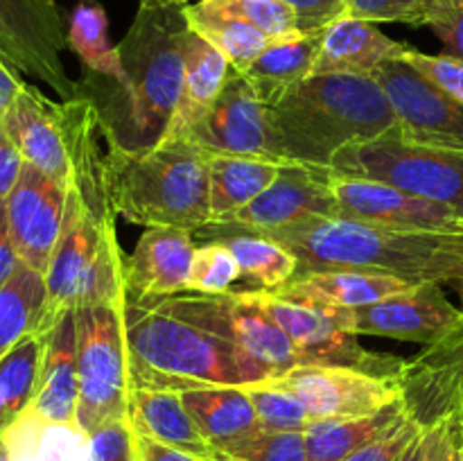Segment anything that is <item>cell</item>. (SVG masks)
I'll return each mask as SVG.
<instances>
[{
  "label": "cell",
  "mask_w": 463,
  "mask_h": 461,
  "mask_svg": "<svg viewBox=\"0 0 463 461\" xmlns=\"http://www.w3.org/2000/svg\"><path fill=\"white\" fill-rule=\"evenodd\" d=\"M265 238L297 256V274L355 269L414 285H450L463 276V233H410L335 215L294 221Z\"/></svg>",
  "instance_id": "6da1fadb"
},
{
  "label": "cell",
  "mask_w": 463,
  "mask_h": 461,
  "mask_svg": "<svg viewBox=\"0 0 463 461\" xmlns=\"http://www.w3.org/2000/svg\"><path fill=\"white\" fill-rule=\"evenodd\" d=\"M269 125L285 163L328 170L351 145L396 131V113L375 77L312 72L269 107Z\"/></svg>",
  "instance_id": "7a4b0ae2"
},
{
  "label": "cell",
  "mask_w": 463,
  "mask_h": 461,
  "mask_svg": "<svg viewBox=\"0 0 463 461\" xmlns=\"http://www.w3.org/2000/svg\"><path fill=\"white\" fill-rule=\"evenodd\" d=\"M125 328L131 389L249 387L276 375L235 343L158 310L147 298L125 296Z\"/></svg>",
  "instance_id": "3957f363"
},
{
  "label": "cell",
  "mask_w": 463,
  "mask_h": 461,
  "mask_svg": "<svg viewBox=\"0 0 463 461\" xmlns=\"http://www.w3.org/2000/svg\"><path fill=\"white\" fill-rule=\"evenodd\" d=\"M185 30V3L140 0L134 23L118 45L129 89L118 111L99 120L107 143L127 149L161 143L181 95Z\"/></svg>",
  "instance_id": "277c9868"
},
{
  "label": "cell",
  "mask_w": 463,
  "mask_h": 461,
  "mask_svg": "<svg viewBox=\"0 0 463 461\" xmlns=\"http://www.w3.org/2000/svg\"><path fill=\"white\" fill-rule=\"evenodd\" d=\"M104 188L116 217L194 233L211 221L208 156L181 138L127 149L107 143Z\"/></svg>",
  "instance_id": "5b68a950"
},
{
  "label": "cell",
  "mask_w": 463,
  "mask_h": 461,
  "mask_svg": "<svg viewBox=\"0 0 463 461\" xmlns=\"http://www.w3.org/2000/svg\"><path fill=\"white\" fill-rule=\"evenodd\" d=\"M125 253L116 233V217H99L68 190L61 235L45 271L43 330L63 312L86 306L118 303L127 296Z\"/></svg>",
  "instance_id": "8992f818"
},
{
  "label": "cell",
  "mask_w": 463,
  "mask_h": 461,
  "mask_svg": "<svg viewBox=\"0 0 463 461\" xmlns=\"http://www.w3.org/2000/svg\"><path fill=\"white\" fill-rule=\"evenodd\" d=\"M80 402L77 428L89 437L102 425L127 419L129 405V346L125 298L75 310Z\"/></svg>",
  "instance_id": "52a82bcc"
},
{
  "label": "cell",
  "mask_w": 463,
  "mask_h": 461,
  "mask_svg": "<svg viewBox=\"0 0 463 461\" xmlns=\"http://www.w3.org/2000/svg\"><path fill=\"white\" fill-rule=\"evenodd\" d=\"M328 170L389 183L443 203L463 217V152L410 143L392 131L383 138L346 147Z\"/></svg>",
  "instance_id": "ba28073f"
},
{
  "label": "cell",
  "mask_w": 463,
  "mask_h": 461,
  "mask_svg": "<svg viewBox=\"0 0 463 461\" xmlns=\"http://www.w3.org/2000/svg\"><path fill=\"white\" fill-rule=\"evenodd\" d=\"M147 301L167 315L179 316L206 333L235 343L269 366L276 375L306 364L283 328L258 303H253L244 289L229 294L181 292Z\"/></svg>",
  "instance_id": "9c48e42d"
},
{
  "label": "cell",
  "mask_w": 463,
  "mask_h": 461,
  "mask_svg": "<svg viewBox=\"0 0 463 461\" xmlns=\"http://www.w3.org/2000/svg\"><path fill=\"white\" fill-rule=\"evenodd\" d=\"M244 292L283 328L306 364L348 366L387 378H398L405 364V360L396 355L366 351L357 342V334L344 328L339 310L285 301L262 289H244Z\"/></svg>",
  "instance_id": "30bf717a"
},
{
  "label": "cell",
  "mask_w": 463,
  "mask_h": 461,
  "mask_svg": "<svg viewBox=\"0 0 463 461\" xmlns=\"http://www.w3.org/2000/svg\"><path fill=\"white\" fill-rule=\"evenodd\" d=\"M181 140L206 156H249L285 163L269 125V107L258 98L247 77L233 68L215 102Z\"/></svg>",
  "instance_id": "8fae6325"
},
{
  "label": "cell",
  "mask_w": 463,
  "mask_h": 461,
  "mask_svg": "<svg viewBox=\"0 0 463 461\" xmlns=\"http://www.w3.org/2000/svg\"><path fill=\"white\" fill-rule=\"evenodd\" d=\"M66 48L57 0H0V52L18 71L50 86L61 102L80 95L63 66Z\"/></svg>",
  "instance_id": "7c38bea8"
},
{
  "label": "cell",
  "mask_w": 463,
  "mask_h": 461,
  "mask_svg": "<svg viewBox=\"0 0 463 461\" xmlns=\"http://www.w3.org/2000/svg\"><path fill=\"white\" fill-rule=\"evenodd\" d=\"M335 215L337 203L326 170L285 163L280 165L279 176L242 211L222 221H208L193 235L197 240H220L235 233L265 235L294 221Z\"/></svg>",
  "instance_id": "4fadbf2b"
},
{
  "label": "cell",
  "mask_w": 463,
  "mask_h": 461,
  "mask_svg": "<svg viewBox=\"0 0 463 461\" xmlns=\"http://www.w3.org/2000/svg\"><path fill=\"white\" fill-rule=\"evenodd\" d=\"M373 77L392 102L401 138L463 152V102L398 57L384 61Z\"/></svg>",
  "instance_id": "5bb4252c"
},
{
  "label": "cell",
  "mask_w": 463,
  "mask_h": 461,
  "mask_svg": "<svg viewBox=\"0 0 463 461\" xmlns=\"http://www.w3.org/2000/svg\"><path fill=\"white\" fill-rule=\"evenodd\" d=\"M342 324L353 334H375L401 342L434 346L463 325V312L450 303L443 285L420 283L405 292L351 310H339Z\"/></svg>",
  "instance_id": "9a60e30c"
},
{
  "label": "cell",
  "mask_w": 463,
  "mask_h": 461,
  "mask_svg": "<svg viewBox=\"0 0 463 461\" xmlns=\"http://www.w3.org/2000/svg\"><path fill=\"white\" fill-rule=\"evenodd\" d=\"M292 393L315 420L373 414L401 396L398 378L371 375L348 366L303 364L269 380Z\"/></svg>",
  "instance_id": "2e32d148"
},
{
  "label": "cell",
  "mask_w": 463,
  "mask_h": 461,
  "mask_svg": "<svg viewBox=\"0 0 463 461\" xmlns=\"http://www.w3.org/2000/svg\"><path fill=\"white\" fill-rule=\"evenodd\" d=\"M339 217L371 221L410 233H463V217L443 203L380 181L326 170Z\"/></svg>",
  "instance_id": "e0dca14e"
},
{
  "label": "cell",
  "mask_w": 463,
  "mask_h": 461,
  "mask_svg": "<svg viewBox=\"0 0 463 461\" xmlns=\"http://www.w3.org/2000/svg\"><path fill=\"white\" fill-rule=\"evenodd\" d=\"M68 188L25 163L21 179L5 199L14 249L23 265L45 276L66 217Z\"/></svg>",
  "instance_id": "ac0fdd59"
},
{
  "label": "cell",
  "mask_w": 463,
  "mask_h": 461,
  "mask_svg": "<svg viewBox=\"0 0 463 461\" xmlns=\"http://www.w3.org/2000/svg\"><path fill=\"white\" fill-rule=\"evenodd\" d=\"M3 120L25 163L71 190L72 170L61 102H52L36 86L23 81Z\"/></svg>",
  "instance_id": "d6986e66"
},
{
  "label": "cell",
  "mask_w": 463,
  "mask_h": 461,
  "mask_svg": "<svg viewBox=\"0 0 463 461\" xmlns=\"http://www.w3.org/2000/svg\"><path fill=\"white\" fill-rule=\"evenodd\" d=\"M194 235L184 229H145L125 258L127 296L154 298L188 292Z\"/></svg>",
  "instance_id": "ffe728a7"
},
{
  "label": "cell",
  "mask_w": 463,
  "mask_h": 461,
  "mask_svg": "<svg viewBox=\"0 0 463 461\" xmlns=\"http://www.w3.org/2000/svg\"><path fill=\"white\" fill-rule=\"evenodd\" d=\"M77 321L75 310H71L63 312L48 330L34 400L25 416L50 425H77Z\"/></svg>",
  "instance_id": "44dd1931"
},
{
  "label": "cell",
  "mask_w": 463,
  "mask_h": 461,
  "mask_svg": "<svg viewBox=\"0 0 463 461\" xmlns=\"http://www.w3.org/2000/svg\"><path fill=\"white\" fill-rule=\"evenodd\" d=\"M410 287H414V283L396 278V276L355 269H324L297 274L289 283L269 294L285 301L303 303V306L351 310V307L369 306L392 294L405 292Z\"/></svg>",
  "instance_id": "7402d4cb"
},
{
  "label": "cell",
  "mask_w": 463,
  "mask_h": 461,
  "mask_svg": "<svg viewBox=\"0 0 463 461\" xmlns=\"http://www.w3.org/2000/svg\"><path fill=\"white\" fill-rule=\"evenodd\" d=\"M405 48L407 43L389 39L375 23L342 16L324 30L312 72L373 77L384 61L396 59Z\"/></svg>",
  "instance_id": "603a6c76"
},
{
  "label": "cell",
  "mask_w": 463,
  "mask_h": 461,
  "mask_svg": "<svg viewBox=\"0 0 463 461\" xmlns=\"http://www.w3.org/2000/svg\"><path fill=\"white\" fill-rule=\"evenodd\" d=\"M181 50H184L181 95L170 127H167L165 136L161 140L181 138L215 102L231 72L229 59L190 25L184 32V39H181Z\"/></svg>",
  "instance_id": "cb8c5ba5"
},
{
  "label": "cell",
  "mask_w": 463,
  "mask_h": 461,
  "mask_svg": "<svg viewBox=\"0 0 463 461\" xmlns=\"http://www.w3.org/2000/svg\"><path fill=\"white\" fill-rule=\"evenodd\" d=\"M127 420L136 434L165 443L184 450L203 461L215 459L220 452L203 438L193 416L185 409L176 391H156V389H131Z\"/></svg>",
  "instance_id": "d4e9b609"
},
{
  "label": "cell",
  "mask_w": 463,
  "mask_h": 461,
  "mask_svg": "<svg viewBox=\"0 0 463 461\" xmlns=\"http://www.w3.org/2000/svg\"><path fill=\"white\" fill-rule=\"evenodd\" d=\"M179 396L199 432L217 452L262 429L247 387H197Z\"/></svg>",
  "instance_id": "484cf974"
},
{
  "label": "cell",
  "mask_w": 463,
  "mask_h": 461,
  "mask_svg": "<svg viewBox=\"0 0 463 461\" xmlns=\"http://www.w3.org/2000/svg\"><path fill=\"white\" fill-rule=\"evenodd\" d=\"M324 32L298 34L292 39H276L258 54L256 61L242 72L258 98L274 107L306 77L312 75Z\"/></svg>",
  "instance_id": "4316f807"
},
{
  "label": "cell",
  "mask_w": 463,
  "mask_h": 461,
  "mask_svg": "<svg viewBox=\"0 0 463 461\" xmlns=\"http://www.w3.org/2000/svg\"><path fill=\"white\" fill-rule=\"evenodd\" d=\"M405 419H410V411L402 398H398L396 402L373 414L315 420L306 429L307 461H346Z\"/></svg>",
  "instance_id": "83f0119b"
},
{
  "label": "cell",
  "mask_w": 463,
  "mask_h": 461,
  "mask_svg": "<svg viewBox=\"0 0 463 461\" xmlns=\"http://www.w3.org/2000/svg\"><path fill=\"white\" fill-rule=\"evenodd\" d=\"M285 163L249 156H208L211 221H222L251 203Z\"/></svg>",
  "instance_id": "f1b7e54d"
},
{
  "label": "cell",
  "mask_w": 463,
  "mask_h": 461,
  "mask_svg": "<svg viewBox=\"0 0 463 461\" xmlns=\"http://www.w3.org/2000/svg\"><path fill=\"white\" fill-rule=\"evenodd\" d=\"M66 43L80 57L84 68H89L95 75L111 80L120 89V98H125L129 80H127V72L122 68L120 50L111 43V36H109V16L102 5L95 3V0H81L72 9L66 27Z\"/></svg>",
  "instance_id": "f546056e"
},
{
  "label": "cell",
  "mask_w": 463,
  "mask_h": 461,
  "mask_svg": "<svg viewBox=\"0 0 463 461\" xmlns=\"http://www.w3.org/2000/svg\"><path fill=\"white\" fill-rule=\"evenodd\" d=\"M45 278L27 265H18L12 278L0 285V357L34 333H45Z\"/></svg>",
  "instance_id": "4dcf8cb0"
},
{
  "label": "cell",
  "mask_w": 463,
  "mask_h": 461,
  "mask_svg": "<svg viewBox=\"0 0 463 461\" xmlns=\"http://www.w3.org/2000/svg\"><path fill=\"white\" fill-rule=\"evenodd\" d=\"M45 333H34L0 357V437L30 409L45 351Z\"/></svg>",
  "instance_id": "1f68e13d"
},
{
  "label": "cell",
  "mask_w": 463,
  "mask_h": 461,
  "mask_svg": "<svg viewBox=\"0 0 463 461\" xmlns=\"http://www.w3.org/2000/svg\"><path fill=\"white\" fill-rule=\"evenodd\" d=\"M185 18H188V25L208 43L215 45L229 59L231 68L238 72L247 71L256 61L258 54L274 41L242 18L217 12L203 0L185 5Z\"/></svg>",
  "instance_id": "d6a6232c"
},
{
  "label": "cell",
  "mask_w": 463,
  "mask_h": 461,
  "mask_svg": "<svg viewBox=\"0 0 463 461\" xmlns=\"http://www.w3.org/2000/svg\"><path fill=\"white\" fill-rule=\"evenodd\" d=\"M7 438L14 461H93L89 437L77 425H50L23 416Z\"/></svg>",
  "instance_id": "836d02e7"
},
{
  "label": "cell",
  "mask_w": 463,
  "mask_h": 461,
  "mask_svg": "<svg viewBox=\"0 0 463 461\" xmlns=\"http://www.w3.org/2000/svg\"><path fill=\"white\" fill-rule=\"evenodd\" d=\"M220 240L238 258L244 278L258 285L256 289L274 292L297 276V256L276 240L256 233H235Z\"/></svg>",
  "instance_id": "e575fe53"
},
{
  "label": "cell",
  "mask_w": 463,
  "mask_h": 461,
  "mask_svg": "<svg viewBox=\"0 0 463 461\" xmlns=\"http://www.w3.org/2000/svg\"><path fill=\"white\" fill-rule=\"evenodd\" d=\"M242 278V267L222 240H203L197 244L190 267L188 292L229 294Z\"/></svg>",
  "instance_id": "d590c367"
},
{
  "label": "cell",
  "mask_w": 463,
  "mask_h": 461,
  "mask_svg": "<svg viewBox=\"0 0 463 461\" xmlns=\"http://www.w3.org/2000/svg\"><path fill=\"white\" fill-rule=\"evenodd\" d=\"M247 393L251 398L253 407H256L262 429H271V432H306L312 425V419L306 411V407L292 393L276 387L269 380L267 382L249 384Z\"/></svg>",
  "instance_id": "8d00e7d4"
},
{
  "label": "cell",
  "mask_w": 463,
  "mask_h": 461,
  "mask_svg": "<svg viewBox=\"0 0 463 461\" xmlns=\"http://www.w3.org/2000/svg\"><path fill=\"white\" fill-rule=\"evenodd\" d=\"M213 9L242 18L269 39H292L301 34L292 7L283 0H203Z\"/></svg>",
  "instance_id": "74e56055"
},
{
  "label": "cell",
  "mask_w": 463,
  "mask_h": 461,
  "mask_svg": "<svg viewBox=\"0 0 463 461\" xmlns=\"http://www.w3.org/2000/svg\"><path fill=\"white\" fill-rule=\"evenodd\" d=\"M220 455L240 461H307L306 432L258 429L222 447Z\"/></svg>",
  "instance_id": "f35d334b"
},
{
  "label": "cell",
  "mask_w": 463,
  "mask_h": 461,
  "mask_svg": "<svg viewBox=\"0 0 463 461\" xmlns=\"http://www.w3.org/2000/svg\"><path fill=\"white\" fill-rule=\"evenodd\" d=\"M398 59H402L405 63H410L411 68L420 72L423 77H428L432 84H437L439 89L446 90L450 98L463 102V59L452 57V54H428L420 52V50L407 45Z\"/></svg>",
  "instance_id": "ab89813d"
},
{
  "label": "cell",
  "mask_w": 463,
  "mask_h": 461,
  "mask_svg": "<svg viewBox=\"0 0 463 461\" xmlns=\"http://www.w3.org/2000/svg\"><path fill=\"white\" fill-rule=\"evenodd\" d=\"M423 25L439 36L448 54L463 59V0H425Z\"/></svg>",
  "instance_id": "60d3db41"
},
{
  "label": "cell",
  "mask_w": 463,
  "mask_h": 461,
  "mask_svg": "<svg viewBox=\"0 0 463 461\" xmlns=\"http://www.w3.org/2000/svg\"><path fill=\"white\" fill-rule=\"evenodd\" d=\"M425 0H346L344 16L369 23H407L420 27Z\"/></svg>",
  "instance_id": "b9f144b4"
},
{
  "label": "cell",
  "mask_w": 463,
  "mask_h": 461,
  "mask_svg": "<svg viewBox=\"0 0 463 461\" xmlns=\"http://www.w3.org/2000/svg\"><path fill=\"white\" fill-rule=\"evenodd\" d=\"M423 429V425L416 423L410 416V419H405L402 423H398L396 428L384 432L383 437L371 441L369 446L357 450L353 456H348L346 461H401V456L405 455L410 443L414 441Z\"/></svg>",
  "instance_id": "7bdbcfd3"
},
{
  "label": "cell",
  "mask_w": 463,
  "mask_h": 461,
  "mask_svg": "<svg viewBox=\"0 0 463 461\" xmlns=\"http://www.w3.org/2000/svg\"><path fill=\"white\" fill-rule=\"evenodd\" d=\"M93 461H134V432L129 420H113L89 434Z\"/></svg>",
  "instance_id": "ee69618b"
},
{
  "label": "cell",
  "mask_w": 463,
  "mask_h": 461,
  "mask_svg": "<svg viewBox=\"0 0 463 461\" xmlns=\"http://www.w3.org/2000/svg\"><path fill=\"white\" fill-rule=\"evenodd\" d=\"M425 461H463V411H455L428 428Z\"/></svg>",
  "instance_id": "f6af8a7d"
},
{
  "label": "cell",
  "mask_w": 463,
  "mask_h": 461,
  "mask_svg": "<svg viewBox=\"0 0 463 461\" xmlns=\"http://www.w3.org/2000/svg\"><path fill=\"white\" fill-rule=\"evenodd\" d=\"M283 3L292 7L301 34H312V32H324L330 23L342 18L346 0H283Z\"/></svg>",
  "instance_id": "bcb514c9"
},
{
  "label": "cell",
  "mask_w": 463,
  "mask_h": 461,
  "mask_svg": "<svg viewBox=\"0 0 463 461\" xmlns=\"http://www.w3.org/2000/svg\"><path fill=\"white\" fill-rule=\"evenodd\" d=\"M23 167H25V158L9 136L5 120L0 118V199L9 197L14 185L21 179Z\"/></svg>",
  "instance_id": "7dc6e473"
},
{
  "label": "cell",
  "mask_w": 463,
  "mask_h": 461,
  "mask_svg": "<svg viewBox=\"0 0 463 461\" xmlns=\"http://www.w3.org/2000/svg\"><path fill=\"white\" fill-rule=\"evenodd\" d=\"M134 432V429H131ZM134 461H203L184 450L134 432Z\"/></svg>",
  "instance_id": "c3c4849f"
},
{
  "label": "cell",
  "mask_w": 463,
  "mask_h": 461,
  "mask_svg": "<svg viewBox=\"0 0 463 461\" xmlns=\"http://www.w3.org/2000/svg\"><path fill=\"white\" fill-rule=\"evenodd\" d=\"M18 265H21V258L14 249L12 233H9L7 206H5V199H0V285L12 278Z\"/></svg>",
  "instance_id": "681fc988"
},
{
  "label": "cell",
  "mask_w": 463,
  "mask_h": 461,
  "mask_svg": "<svg viewBox=\"0 0 463 461\" xmlns=\"http://www.w3.org/2000/svg\"><path fill=\"white\" fill-rule=\"evenodd\" d=\"M18 68L0 52V118L9 111V107L16 99L18 90H21L23 80L18 77Z\"/></svg>",
  "instance_id": "f907efd6"
},
{
  "label": "cell",
  "mask_w": 463,
  "mask_h": 461,
  "mask_svg": "<svg viewBox=\"0 0 463 461\" xmlns=\"http://www.w3.org/2000/svg\"><path fill=\"white\" fill-rule=\"evenodd\" d=\"M425 455H428V428L410 443V447L401 456V461H425Z\"/></svg>",
  "instance_id": "816d5d0a"
},
{
  "label": "cell",
  "mask_w": 463,
  "mask_h": 461,
  "mask_svg": "<svg viewBox=\"0 0 463 461\" xmlns=\"http://www.w3.org/2000/svg\"><path fill=\"white\" fill-rule=\"evenodd\" d=\"M441 343L448 348V351L452 353V357H455V360L463 366V325L459 330H457L455 334H450L448 339H443Z\"/></svg>",
  "instance_id": "f5cc1de1"
},
{
  "label": "cell",
  "mask_w": 463,
  "mask_h": 461,
  "mask_svg": "<svg viewBox=\"0 0 463 461\" xmlns=\"http://www.w3.org/2000/svg\"><path fill=\"white\" fill-rule=\"evenodd\" d=\"M0 461H14L12 446H9L7 434H5V437H0Z\"/></svg>",
  "instance_id": "db71d44e"
},
{
  "label": "cell",
  "mask_w": 463,
  "mask_h": 461,
  "mask_svg": "<svg viewBox=\"0 0 463 461\" xmlns=\"http://www.w3.org/2000/svg\"><path fill=\"white\" fill-rule=\"evenodd\" d=\"M450 287L452 289H455V292H457V296H459V303H461V312H463V276H461V278L459 280H455V283H450Z\"/></svg>",
  "instance_id": "11a10c76"
},
{
  "label": "cell",
  "mask_w": 463,
  "mask_h": 461,
  "mask_svg": "<svg viewBox=\"0 0 463 461\" xmlns=\"http://www.w3.org/2000/svg\"><path fill=\"white\" fill-rule=\"evenodd\" d=\"M211 461H240V459H231V456H224V455H217L215 459H211Z\"/></svg>",
  "instance_id": "9f6ffc18"
},
{
  "label": "cell",
  "mask_w": 463,
  "mask_h": 461,
  "mask_svg": "<svg viewBox=\"0 0 463 461\" xmlns=\"http://www.w3.org/2000/svg\"><path fill=\"white\" fill-rule=\"evenodd\" d=\"M138 3H140V0H138ZM175 3H185V5H188L190 0H175Z\"/></svg>",
  "instance_id": "6f0895ef"
}]
</instances>
